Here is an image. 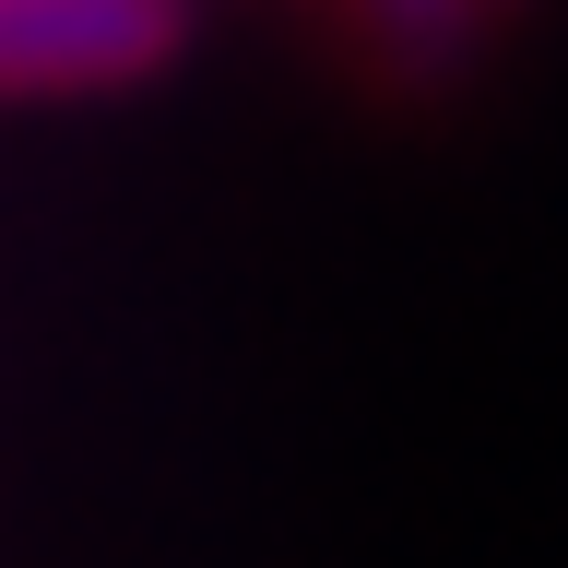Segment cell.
Listing matches in <instances>:
<instances>
[{
	"instance_id": "1",
	"label": "cell",
	"mask_w": 568,
	"mask_h": 568,
	"mask_svg": "<svg viewBox=\"0 0 568 568\" xmlns=\"http://www.w3.org/2000/svg\"><path fill=\"white\" fill-rule=\"evenodd\" d=\"M178 0H0V95L131 83L178 48Z\"/></svg>"
},
{
	"instance_id": "2",
	"label": "cell",
	"mask_w": 568,
	"mask_h": 568,
	"mask_svg": "<svg viewBox=\"0 0 568 568\" xmlns=\"http://www.w3.org/2000/svg\"><path fill=\"white\" fill-rule=\"evenodd\" d=\"M355 12V48L390 71V83H450L474 48H486V0H344Z\"/></svg>"
},
{
	"instance_id": "3",
	"label": "cell",
	"mask_w": 568,
	"mask_h": 568,
	"mask_svg": "<svg viewBox=\"0 0 568 568\" xmlns=\"http://www.w3.org/2000/svg\"><path fill=\"white\" fill-rule=\"evenodd\" d=\"M486 12H497V0H486Z\"/></svg>"
}]
</instances>
